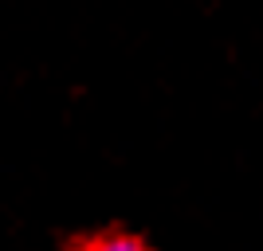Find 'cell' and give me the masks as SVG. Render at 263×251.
Masks as SVG:
<instances>
[{
  "instance_id": "6da1fadb",
  "label": "cell",
  "mask_w": 263,
  "mask_h": 251,
  "mask_svg": "<svg viewBox=\"0 0 263 251\" xmlns=\"http://www.w3.org/2000/svg\"><path fill=\"white\" fill-rule=\"evenodd\" d=\"M75 251H149V247L138 236H126V231H102V236L83 240Z\"/></svg>"
}]
</instances>
